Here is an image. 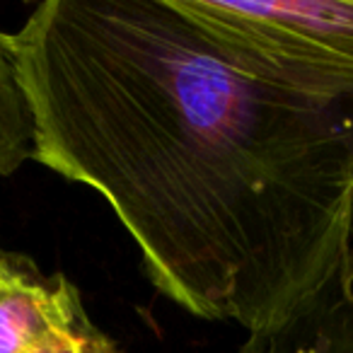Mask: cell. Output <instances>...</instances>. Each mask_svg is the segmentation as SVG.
Segmentation results:
<instances>
[{
    "label": "cell",
    "mask_w": 353,
    "mask_h": 353,
    "mask_svg": "<svg viewBox=\"0 0 353 353\" xmlns=\"http://www.w3.org/2000/svg\"><path fill=\"white\" fill-rule=\"evenodd\" d=\"M8 256V254H6ZM3 264H6V259H3ZM3 264H0V269H3Z\"/></svg>",
    "instance_id": "cell-8"
},
{
    "label": "cell",
    "mask_w": 353,
    "mask_h": 353,
    "mask_svg": "<svg viewBox=\"0 0 353 353\" xmlns=\"http://www.w3.org/2000/svg\"><path fill=\"white\" fill-rule=\"evenodd\" d=\"M34 353H126V351L112 336H107L97 324H92V319L88 317L73 332L63 334L61 339H56L49 346L39 348Z\"/></svg>",
    "instance_id": "cell-6"
},
{
    "label": "cell",
    "mask_w": 353,
    "mask_h": 353,
    "mask_svg": "<svg viewBox=\"0 0 353 353\" xmlns=\"http://www.w3.org/2000/svg\"><path fill=\"white\" fill-rule=\"evenodd\" d=\"M237 353H353V240L339 271L298 314Z\"/></svg>",
    "instance_id": "cell-4"
},
{
    "label": "cell",
    "mask_w": 353,
    "mask_h": 353,
    "mask_svg": "<svg viewBox=\"0 0 353 353\" xmlns=\"http://www.w3.org/2000/svg\"><path fill=\"white\" fill-rule=\"evenodd\" d=\"M32 160L107 201L160 295L247 336L353 240V104L300 92L174 0H46L8 34Z\"/></svg>",
    "instance_id": "cell-1"
},
{
    "label": "cell",
    "mask_w": 353,
    "mask_h": 353,
    "mask_svg": "<svg viewBox=\"0 0 353 353\" xmlns=\"http://www.w3.org/2000/svg\"><path fill=\"white\" fill-rule=\"evenodd\" d=\"M88 319L80 293L63 274L44 276L22 256L0 269V353H34Z\"/></svg>",
    "instance_id": "cell-3"
},
{
    "label": "cell",
    "mask_w": 353,
    "mask_h": 353,
    "mask_svg": "<svg viewBox=\"0 0 353 353\" xmlns=\"http://www.w3.org/2000/svg\"><path fill=\"white\" fill-rule=\"evenodd\" d=\"M3 259H6V254H3V252H0V264H3Z\"/></svg>",
    "instance_id": "cell-7"
},
{
    "label": "cell",
    "mask_w": 353,
    "mask_h": 353,
    "mask_svg": "<svg viewBox=\"0 0 353 353\" xmlns=\"http://www.w3.org/2000/svg\"><path fill=\"white\" fill-rule=\"evenodd\" d=\"M223 46L314 97L353 104V0H174Z\"/></svg>",
    "instance_id": "cell-2"
},
{
    "label": "cell",
    "mask_w": 353,
    "mask_h": 353,
    "mask_svg": "<svg viewBox=\"0 0 353 353\" xmlns=\"http://www.w3.org/2000/svg\"><path fill=\"white\" fill-rule=\"evenodd\" d=\"M34 152V123L17 80L15 59L0 32V179L15 174Z\"/></svg>",
    "instance_id": "cell-5"
}]
</instances>
